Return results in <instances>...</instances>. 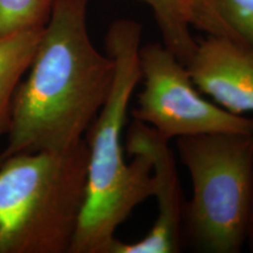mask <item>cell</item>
Instances as JSON below:
<instances>
[{
	"mask_svg": "<svg viewBox=\"0 0 253 253\" xmlns=\"http://www.w3.org/2000/svg\"><path fill=\"white\" fill-rule=\"evenodd\" d=\"M88 1H54L26 78L15 89L0 161L72 149L84 140L108 99L115 65L91 42Z\"/></svg>",
	"mask_w": 253,
	"mask_h": 253,
	"instance_id": "obj_1",
	"label": "cell"
},
{
	"mask_svg": "<svg viewBox=\"0 0 253 253\" xmlns=\"http://www.w3.org/2000/svg\"><path fill=\"white\" fill-rule=\"evenodd\" d=\"M141 25L130 19L115 20L107 32L106 53L114 60L115 75L108 99L84 135L86 199L71 253H109L119 226L138 205L154 197L150 157L136 151L128 163L122 138L129 103L141 82Z\"/></svg>",
	"mask_w": 253,
	"mask_h": 253,
	"instance_id": "obj_2",
	"label": "cell"
},
{
	"mask_svg": "<svg viewBox=\"0 0 253 253\" xmlns=\"http://www.w3.org/2000/svg\"><path fill=\"white\" fill-rule=\"evenodd\" d=\"M88 149L0 161V253H71L86 199Z\"/></svg>",
	"mask_w": 253,
	"mask_h": 253,
	"instance_id": "obj_3",
	"label": "cell"
},
{
	"mask_svg": "<svg viewBox=\"0 0 253 253\" xmlns=\"http://www.w3.org/2000/svg\"><path fill=\"white\" fill-rule=\"evenodd\" d=\"M192 197L183 238L197 252L239 253L246 243L253 181V134L208 132L176 138Z\"/></svg>",
	"mask_w": 253,
	"mask_h": 253,
	"instance_id": "obj_4",
	"label": "cell"
},
{
	"mask_svg": "<svg viewBox=\"0 0 253 253\" xmlns=\"http://www.w3.org/2000/svg\"><path fill=\"white\" fill-rule=\"evenodd\" d=\"M138 65L143 88L131 115L167 141L208 132L253 134V118L205 99L186 66L163 43L141 46Z\"/></svg>",
	"mask_w": 253,
	"mask_h": 253,
	"instance_id": "obj_5",
	"label": "cell"
},
{
	"mask_svg": "<svg viewBox=\"0 0 253 253\" xmlns=\"http://www.w3.org/2000/svg\"><path fill=\"white\" fill-rule=\"evenodd\" d=\"M170 142L153 128L134 120L126 138V151H142L150 157L158 213L147 235L132 243L115 239L109 253H177L183 243L185 201Z\"/></svg>",
	"mask_w": 253,
	"mask_h": 253,
	"instance_id": "obj_6",
	"label": "cell"
},
{
	"mask_svg": "<svg viewBox=\"0 0 253 253\" xmlns=\"http://www.w3.org/2000/svg\"><path fill=\"white\" fill-rule=\"evenodd\" d=\"M190 77L202 94L227 112L253 113V47L225 36L197 41L186 63Z\"/></svg>",
	"mask_w": 253,
	"mask_h": 253,
	"instance_id": "obj_7",
	"label": "cell"
},
{
	"mask_svg": "<svg viewBox=\"0 0 253 253\" xmlns=\"http://www.w3.org/2000/svg\"><path fill=\"white\" fill-rule=\"evenodd\" d=\"M150 8L163 45L181 62H189L197 40L191 30L203 31L210 36H225L240 40L224 23L210 0H138Z\"/></svg>",
	"mask_w": 253,
	"mask_h": 253,
	"instance_id": "obj_8",
	"label": "cell"
},
{
	"mask_svg": "<svg viewBox=\"0 0 253 253\" xmlns=\"http://www.w3.org/2000/svg\"><path fill=\"white\" fill-rule=\"evenodd\" d=\"M41 32H20L0 39V137L7 132L15 89L30 67Z\"/></svg>",
	"mask_w": 253,
	"mask_h": 253,
	"instance_id": "obj_9",
	"label": "cell"
},
{
	"mask_svg": "<svg viewBox=\"0 0 253 253\" xmlns=\"http://www.w3.org/2000/svg\"><path fill=\"white\" fill-rule=\"evenodd\" d=\"M55 0H0V39L45 27Z\"/></svg>",
	"mask_w": 253,
	"mask_h": 253,
	"instance_id": "obj_10",
	"label": "cell"
},
{
	"mask_svg": "<svg viewBox=\"0 0 253 253\" xmlns=\"http://www.w3.org/2000/svg\"><path fill=\"white\" fill-rule=\"evenodd\" d=\"M230 30L253 47V0H210Z\"/></svg>",
	"mask_w": 253,
	"mask_h": 253,
	"instance_id": "obj_11",
	"label": "cell"
},
{
	"mask_svg": "<svg viewBox=\"0 0 253 253\" xmlns=\"http://www.w3.org/2000/svg\"><path fill=\"white\" fill-rule=\"evenodd\" d=\"M246 242L253 252V181H252V195H251V205H250V214H249V224H248V236H246Z\"/></svg>",
	"mask_w": 253,
	"mask_h": 253,
	"instance_id": "obj_12",
	"label": "cell"
}]
</instances>
